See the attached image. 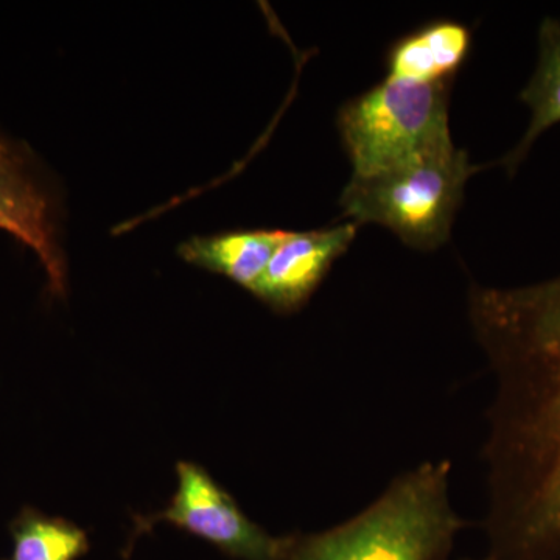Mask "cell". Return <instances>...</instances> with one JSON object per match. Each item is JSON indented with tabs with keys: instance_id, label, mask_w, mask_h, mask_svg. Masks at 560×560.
Returning a JSON list of instances; mask_svg holds the SVG:
<instances>
[{
	"instance_id": "1",
	"label": "cell",
	"mask_w": 560,
	"mask_h": 560,
	"mask_svg": "<svg viewBox=\"0 0 560 560\" xmlns=\"http://www.w3.org/2000/svg\"><path fill=\"white\" fill-rule=\"evenodd\" d=\"M471 330L493 375L482 529L497 560H560V276L474 283Z\"/></svg>"
},
{
	"instance_id": "2",
	"label": "cell",
	"mask_w": 560,
	"mask_h": 560,
	"mask_svg": "<svg viewBox=\"0 0 560 560\" xmlns=\"http://www.w3.org/2000/svg\"><path fill=\"white\" fill-rule=\"evenodd\" d=\"M451 477L448 459L401 471L340 525L282 536L276 560H451L467 526L453 508Z\"/></svg>"
},
{
	"instance_id": "3",
	"label": "cell",
	"mask_w": 560,
	"mask_h": 560,
	"mask_svg": "<svg viewBox=\"0 0 560 560\" xmlns=\"http://www.w3.org/2000/svg\"><path fill=\"white\" fill-rule=\"evenodd\" d=\"M477 171L469 154L452 145L388 172L352 176L340 197L342 213L357 224L386 228L410 248L434 250L451 238Z\"/></svg>"
},
{
	"instance_id": "4",
	"label": "cell",
	"mask_w": 560,
	"mask_h": 560,
	"mask_svg": "<svg viewBox=\"0 0 560 560\" xmlns=\"http://www.w3.org/2000/svg\"><path fill=\"white\" fill-rule=\"evenodd\" d=\"M452 83L385 79L338 110L352 176H372L455 145L448 124Z\"/></svg>"
},
{
	"instance_id": "5",
	"label": "cell",
	"mask_w": 560,
	"mask_h": 560,
	"mask_svg": "<svg viewBox=\"0 0 560 560\" xmlns=\"http://www.w3.org/2000/svg\"><path fill=\"white\" fill-rule=\"evenodd\" d=\"M178 489L164 511L136 517L132 539L160 523L200 537L234 560H276L282 536H272L242 511L237 500L205 467L189 460L176 466Z\"/></svg>"
},
{
	"instance_id": "6",
	"label": "cell",
	"mask_w": 560,
	"mask_h": 560,
	"mask_svg": "<svg viewBox=\"0 0 560 560\" xmlns=\"http://www.w3.org/2000/svg\"><path fill=\"white\" fill-rule=\"evenodd\" d=\"M353 221L308 232H290L249 291L271 311H301L357 238Z\"/></svg>"
},
{
	"instance_id": "7",
	"label": "cell",
	"mask_w": 560,
	"mask_h": 560,
	"mask_svg": "<svg viewBox=\"0 0 560 560\" xmlns=\"http://www.w3.org/2000/svg\"><path fill=\"white\" fill-rule=\"evenodd\" d=\"M0 230L35 250L54 296H65L66 261L57 241L46 191L18 147L0 136Z\"/></svg>"
},
{
	"instance_id": "8",
	"label": "cell",
	"mask_w": 560,
	"mask_h": 560,
	"mask_svg": "<svg viewBox=\"0 0 560 560\" xmlns=\"http://www.w3.org/2000/svg\"><path fill=\"white\" fill-rule=\"evenodd\" d=\"M471 47L474 35L463 22H427L390 44L385 57L386 79L423 84L452 83L470 57Z\"/></svg>"
},
{
	"instance_id": "9",
	"label": "cell",
	"mask_w": 560,
	"mask_h": 560,
	"mask_svg": "<svg viewBox=\"0 0 560 560\" xmlns=\"http://www.w3.org/2000/svg\"><path fill=\"white\" fill-rule=\"evenodd\" d=\"M289 234L290 231L256 230L195 237L179 246V256L187 264L224 276L250 291Z\"/></svg>"
},
{
	"instance_id": "10",
	"label": "cell",
	"mask_w": 560,
	"mask_h": 560,
	"mask_svg": "<svg viewBox=\"0 0 560 560\" xmlns=\"http://www.w3.org/2000/svg\"><path fill=\"white\" fill-rule=\"evenodd\" d=\"M521 101L530 110V121L521 142L500 162L510 175L517 172L536 140L560 124V18H547L541 22L539 60L521 92Z\"/></svg>"
},
{
	"instance_id": "11",
	"label": "cell",
	"mask_w": 560,
	"mask_h": 560,
	"mask_svg": "<svg viewBox=\"0 0 560 560\" xmlns=\"http://www.w3.org/2000/svg\"><path fill=\"white\" fill-rule=\"evenodd\" d=\"M10 560H80L90 551L86 530L62 517L24 508L10 525Z\"/></svg>"
},
{
	"instance_id": "12",
	"label": "cell",
	"mask_w": 560,
	"mask_h": 560,
	"mask_svg": "<svg viewBox=\"0 0 560 560\" xmlns=\"http://www.w3.org/2000/svg\"><path fill=\"white\" fill-rule=\"evenodd\" d=\"M466 560H470V559H466ZM481 560H495V559H492V558H489V556H486V558L481 559Z\"/></svg>"
}]
</instances>
